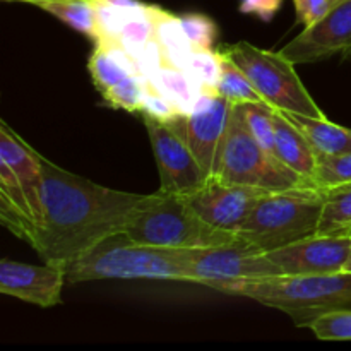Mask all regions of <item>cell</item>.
Wrapping results in <instances>:
<instances>
[{"label": "cell", "instance_id": "cell-1", "mask_svg": "<svg viewBox=\"0 0 351 351\" xmlns=\"http://www.w3.org/2000/svg\"><path fill=\"white\" fill-rule=\"evenodd\" d=\"M41 167V213L31 247L47 264L67 267L72 261L123 232L156 194H132L103 187L51 163L36 151Z\"/></svg>", "mask_w": 351, "mask_h": 351}, {"label": "cell", "instance_id": "cell-2", "mask_svg": "<svg viewBox=\"0 0 351 351\" xmlns=\"http://www.w3.org/2000/svg\"><path fill=\"white\" fill-rule=\"evenodd\" d=\"M67 283L99 280H170L194 283L191 249L139 243L117 232L65 267Z\"/></svg>", "mask_w": 351, "mask_h": 351}, {"label": "cell", "instance_id": "cell-3", "mask_svg": "<svg viewBox=\"0 0 351 351\" xmlns=\"http://www.w3.org/2000/svg\"><path fill=\"white\" fill-rule=\"evenodd\" d=\"M324 206V192L314 185L267 192L257 201L237 237L261 252L317 235Z\"/></svg>", "mask_w": 351, "mask_h": 351}, {"label": "cell", "instance_id": "cell-4", "mask_svg": "<svg viewBox=\"0 0 351 351\" xmlns=\"http://www.w3.org/2000/svg\"><path fill=\"white\" fill-rule=\"evenodd\" d=\"M221 293L240 295L266 307L278 308L290 314L297 326H302L312 315L351 305V273L280 274L232 285Z\"/></svg>", "mask_w": 351, "mask_h": 351}, {"label": "cell", "instance_id": "cell-5", "mask_svg": "<svg viewBox=\"0 0 351 351\" xmlns=\"http://www.w3.org/2000/svg\"><path fill=\"white\" fill-rule=\"evenodd\" d=\"M211 178L269 192L312 185L254 139L240 105H233Z\"/></svg>", "mask_w": 351, "mask_h": 351}, {"label": "cell", "instance_id": "cell-6", "mask_svg": "<svg viewBox=\"0 0 351 351\" xmlns=\"http://www.w3.org/2000/svg\"><path fill=\"white\" fill-rule=\"evenodd\" d=\"M123 232L139 243L171 249H201L230 243L235 233L208 225L191 208L185 195L158 191L156 201L141 211Z\"/></svg>", "mask_w": 351, "mask_h": 351}, {"label": "cell", "instance_id": "cell-7", "mask_svg": "<svg viewBox=\"0 0 351 351\" xmlns=\"http://www.w3.org/2000/svg\"><path fill=\"white\" fill-rule=\"evenodd\" d=\"M223 53L235 62L256 86L264 101L274 110L324 119V112L307 91L295 64L281 51L263 50L249 41L226 47Z\"/></svg>", "mask_w": 351, "mask_h": 351}, {"label": "cell", "instance_id": "cell-8", "mask_svg": "<svg viewBox=\"0 0 351 351\" xmlns=\"http://www.w3.org/2000/svg\"><path fill=\"white\" fill-rule=\"evenodd\" d=\"M191 264L194 283L218 291L243 281L283 274L266 252H261L240 237L223 245L191 249Z\"/></svg>", "mask_w": 351, "mask_h": 351}, {"label": "cell", "instance_id": "cell-9", "mask_svg": "<svg viewBox=\"0 0 351 351\" xmlns=\"http://www.w3.org/2000/svg\"><path fill=\"white\" fill-rule=\"evenodd\" d=\"M232 110L233 103L218 93H202L191 113H178L173 120L167 122L187 143L208 178L213 177Z\"/></svg>", "mask_w": 351, "mask_h": 351}, {"label": "cell", "instance_id": "cell-10", "mask_svg": "<svg viewBox=\"0 0 351 351\" xmlns=\"http://www.w3.org/2000/svg\"><path fill=\"white\" fill-rule=\"evenodd\" d=\"M151 147L160 171V191L165 194L191 195L209 180L197 158L168 123L144 117Z\"/></svg>", "mask_w": 351, "mask_h": 351}, {"label": "cell", "instance_id": "cell-11", "mask_svg": "<svg viewBox=\"0 0 351 351\" xmlns=\"http://www.w3.org/2000/svg\"><path fill=\"white\" fill-rule=\"evenodd\" d=\"M267 192L269 191L259 187L209 178L199 191L185 195V199L208 225L237 235L256 208L257 201Z\"/></svg>", "mask_w": 351, "mask_h": 351}, {"label": "cell", "instance_id": "cell-12", "mask_svg": "<svg viewBox=\"0 0 351 351\" xmlns=\"http://www.w3.org/2000/svg\"><path fill=\"white\" fill-rule=\"evenodd\" d=\"M351 250V237L312 235L304 240L266 252L281 273L288 276L300 274H329L345 269Z\"/></svg>", "mask_w": 351, "mask_h": 351}, {"label": "cell", "instance_id": "cell-13", "mask_svg": "<svg viewBox=\"0 0 351 351\" xmlns=\"http://www.w3.org/2000/svg\"><path fill=\"white\" fill-rule=\"evenodd\" d=\"M351 50V0H341L319 23L304 27L281 50L293 64H317Z\"/></svg>", "mask_w": 351, "mask_h": 351}, {"label": "cell", "instance_id": "cell-14", "mask_svg": "<svg viewBox=\"0 0 351 351\" xmlns=\"http://www.w3.org/2000/svg\"><path fill=\"white\" fill-rule=\"evenodd\" d=\"M67 283L65 267L47 264L0 261V293L19 298L38 307H55L62 302V288Z\"/></svg>", "mask_w": 351, "mask_h": 351}, {"label": "cell", "instance_id": "cell-15", "mask_svg": "<svg viewBox=\"0 0 351 351\" xmlns=\"http://www.w3.org/2000/svg\"><path fill=\"white\" fill-rule=\"evenodd\" d=\"M0 160L5 161L17 175L38 221L41 213V167L36 156V149H33L12 129H9L5 122H0Z\"/></svg>", "mask_w": 351, "mask_h": 351}, {"label": "cell", "instance_id": "cell-16", "mask_svg": "<svg viewBox=\"0 0 351 351\" xmlns=\"http://www.w3.org/2000/svg\"><path fill=\"white\" fill-rule=\"evenodd\" d=\"M274 154L281 163L312 184V177L317 167V154L314 153L304 134L281 110H274Z\"/></svg>", "mask_w": 351, "mask_h": 351}, {"label": "cell", "instance_id": "cell-17", "mask_svg": "<svg viewBox=\"0 0 351 351\" xmlns=\"http://www.w3.org/2000/svg\"><path fill=\"white\" fill-rule=\"evenodd\" d=\"M89 72L98 91L106 93L129 75H141L136 58L117 41H99L95 43V51L89 57Z\"/></svg>", "mask_w": 351, "mask_h": 351}, {"label": "cell", "instance_id": "cell-18", "mask_svg": "<svg viewBox=\"0 0 351 351\" xmlns=\"http://www.w3.org/2000/svg\"><path fill=\"white\" fill-rule=\"evenodd\" d=\"M290 122L300 130L319 156H335V154L350 153L351 151V129L338 125L324 117L300 115V113L283 112Z\"/></svg>", "mask_w": 351, "mask_h": 351}, {"label": "cell", "instance_id": "cell-19", "mask_svg": "<svg viewBox=\"0 0 351 351\" xmlns=\"http://www.w3.org/2000/svg\"><path fill=\"white\" fill-rule=\"evenodd\" d=\"M149 81L173 101L180 113H191L204 93L187 71L170 64H165L163 67L158 69Z\"/></svg>", "mask_w": 351, "mask_h": 351}, {"label": "cell", "instance_id": "cell-20", "mask_svg": "<svg viewBox=\"0 0 351 351\" xmlns=\"http://www.w3.org/2000/svg\"><path fill=\"white\" fill-rule=\"evenodd\" d=\"M36 7L57 17L72 29L86 34L95 43L101 38L95 0H45Z\"/></svg>", "mask_w": 351, "mask_h": 351}, {"label": "cell", "instance_id": "cell-21", "mask_svg": "<svg viewBox=\"0 0 351 351\" xmlns=\"http://www.w3.org/2000/svg\"><path fill=\"white\" fill-rule=\"evenodd\" d=\"M156 40L163 50L165 62L187 71L192 51H194V45L185 34L180 17L173 16L167 10H161L156 27Z\"/></svg>", "mask_w": 351, "mask_h": 351}, {"label": "cell", "instance_id": "cell-22", "mask_svg": "<svg viewBox=\"0 0 351 351\" xmlns=\"http://www.w3.org/2000/svg\"><path fill=\"white\" fill-rule=\"evenodd\" d=\"M322 192L324 206L317 235H341L351 226V184L322 189Z\"/></svg>", "mask_w": 351, "mask_h": 351}, {"label": "cell", "instance_id": "cell-23", "mask_svg": "<svg viewBox=\"0 0 351 351\" xmlns=\"http://www.w3.org/2000/svg\"><path fill=\"white\" fill-rule=\"evenodd\" d=\"M221 75L216 84V93L232 101L233 105L239 103H266L263 96L257 93L256 86L252 84L245 72L239 67L233 60H230L221 51Z\"/></svg>", "mask_w": 351, "mask_h": 351}, {"label": "cell", "instance_id": "cell-24", "mask_svg": "<svg viewBox=\"0 0 351 351\" xmlns=\"http://www.w3.org/2000/svg\"><path fill=\"white\" fill-rule=\"evenodd\" d=\"M321 341H351V308H331L304 322Z\"/></svg>", "mask_w": 351, "mask_h": 351}, {"label": "cell", "instance_id": "cell-25", "mask_svg": "<svg viewBox=\"0 0 351 351\" xmlns=\"http://www.w3.org/2000/svg\"><path fill=\"white\" fill-rule=\"evenodd\" d=\"M254 139L274 154V108L267 103H239ZM276 156V154H274Z\"/></svg>", "mask_w": 351, "mask_h": 351}, {"label": "cell", "instance_id": "cell-26", "mask_svg": "<svg viewBox=\"0 0 351 351\" xmlns=\"http://www.w3.org/2000/svg\"><path fill=\"white\" fill-rule=\"evenodd\" d=\"M221 51L213 48H194L187 72L194 77L204 93H216V84L221 75Z\"/></svg>", "mask_w": 351, "mask_h": 351}, {"label": "cell", "instance_id": "cell-27", "mask_svg": "<svg viewBox=\"0 0 351 351\" xmlns=\"http://www.w3.org/2000/svg\"><path fill=\"white\" fill-rule=\"evenodd\" d=\"M343 184H351V151L335 156H319L312 185L331 189Z\"/></svg>", "mask_w": 351, "mask_h": 351}, {"label": "cell", "instance_id": "cell-28", "mask_svg": "<svg viewBox=\"0 0 351 351\" xmlns=\"http://www.w3.org/2000/svg\"><path fill=\"white\" fill-rule=\"evenodd\" d=\"M144 86H146V77L141 75H129L119 84L110 88L108 91L103 93V99L106 105L117 110H125V112H141L144 98Z\"/></svg>", "mask_w": 351, "mask_h": 351}, {"label": "cell", "instance_id": "cell-29", "mask_svg": "<svg viewBox=\"0 0 351 351\" xmlns=\"http://www.w3.org/2000/svg\"><path fill=\"white\" fill-rule=\"evenodd\" d=\"M180 23L194 48H213L218 36V26L211 17L204 14H184Z\"/></svg>", "mask_w": 351, "mask_h": 351}, {"label": "cell", "instance_id": "cell-30", "mask_svg": "<svg viewBox=\"0 0 351 351\" xmlns=\"http://www.w3.org/2000/svg\"><path fill=\"white\" fill-rule=\"evenodd\" d=\"M141 112L144 117H151L160 122H170L178 115V108L173 105L170 98L161 91L160 88L153 84L149 79H146V86H144V98H143V108Z\"/></svg>", "mask_w": 351, "mask_h": 351}, {"label": "cell", "instance_id": "cell-31", "mask_svg": "<svg viewBox=\"0 0 351 351\" xmlns=\"http://www.w3.org/2000/svg\"><path fill=\"white\" fill-rule=\"evenodd\" d=\"M341 0H293L297 21L304 27L319 23L326 14L331 12Z\"/></svg>", "mask_w": 351, "mask_h": 351}, {"label": "cell", "instance_id": "cell-32", "mask_svg": "<svg viewBox=\"0 0 351 351\" xmlns=\"http://www.w3.org/2000/svg\"><path fill=\"white\" fill-rule=\"evenodd\" d=\"M283 0H240V12L257 16L263 21H271L280 10Z\"/></svg>", "mask_w": 351, "mask_h": 351}, {"label": "cell", "instance_id": "cell-33", "mask_svg": "<svg viewBox=\"0 0 351 351\" xmlns=\"http://www.w3.org/2000/svg\"><path fill=\"white\" fill-rule=\"evenodd\" d=\"M3 2H27V3H33V5H38V3L45 2V0H3Z\"/></svg>", "mask_w": 351, "mask_h": 351}, {"label": "cell", "instance_id": "cell-34", "mask_svg": "<svg viewBox=\"0 0 351 351\" xmlns=\"http://www.w3.org/2000/svg\"><path fill=\"white\" fill-rule=\"evenodd\" d=\"M343 271H348V273H351V250H350L348 261H346V264H345V269H343Z\"/></svg>", "mask_w": 351, "mask_h": 351}, {"label": "cell", "instance_id": "cell-35", "mask_svg": "<svg viewBox=\"0 0 351 351\" xmlns=\"http://www.w3.org/2000/svg\"><path fill=\"white\" fill-rule=\"evenodd\" d=\"M341 235H346V237H351V226H350V228H348V230H345V232H343V233H341Z\"/></svg>", "mask_w": 351, "mask_h": 351}, {"label": "cell", "instance_id": "cell-36", "mask_svg": "<svg viewBox=\"0 0 351 351\" xmlns=\"http://www.w3.org/2000/svg\"><path fill=\"white\" fill-rule=\"evenodd\" d=\"M345 58H351V50H350V51H346V53H345Z\"/></svg>", "mask_w": 351, "mask_h": 351}]
</instances>
